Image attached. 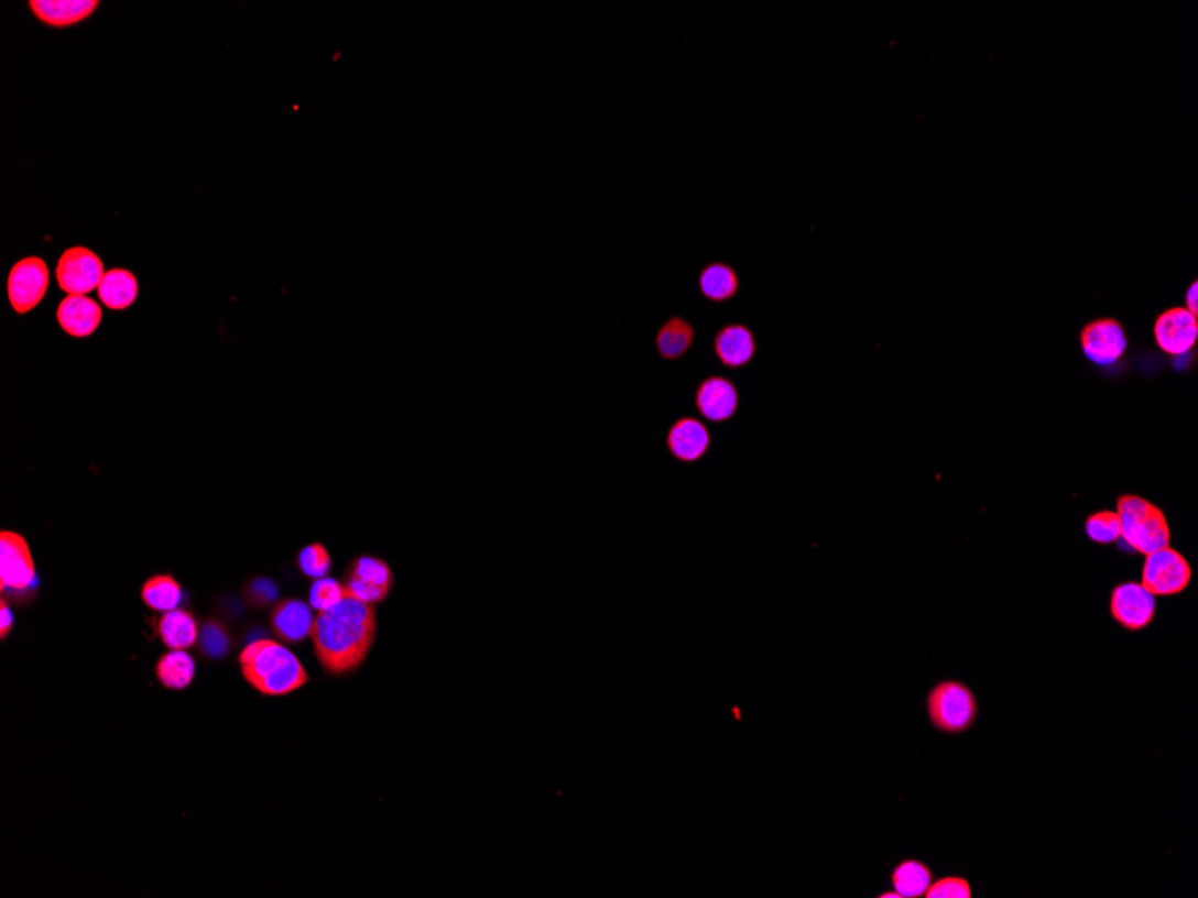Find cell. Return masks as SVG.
Returning <instances> with one entry per match:
<instances>
[{
    "label": "cell",
    "mask_w": 1198,
    "mask_h": 898,
    "mask_svg": "<svg viewBox=\"0 0 1198 898\" xmlns=\"http://www.w3.org/2000/svg\"><path fill=\"white\" fill-rule=\"evenodd\" d=\"M375 635V604L350 594L333 609L318 612L311 632L319 664L334 677L356 671L372 651Z\"/></svg>",
    "instance_id": "6da1fadb"
},
{
    "label": "cell",
    "mask_w": 1198,
    "mask_h": 898,
    "mask_svg": "<svg viewBox=\"0 0 1198 898\" xmlns=\"http://www.w3.org/2000/svg\"><path fill=\"white\" fill-rule=\"evenodd\" d=\"M242 677L262 696H287L309 681L295 653L273 638H259L239 655Z\"/></svg>",
    "instance_id": "7a4b0ae2"
},
{
    "label": "cell",
    "mask_w": 1198,
    "mask_h": 898,
    "mask_svg": "<svg viewBox=\"0 0 1198 898\" xmlns=\"http://www.w3.org/2000/svg\"><path fill=\"white\" fill-rule=\"evenodd\" d=\"M1117 513L1121 524L1120 540L1132 551L1146 556L1169 546L1172 532L1166 515L1151 501L1132 493L1121 495Z\"/></svg>",
    "instance_id": "3957f363"
},
{
    "label": "cell",
    "mask_w": 1198,
    "mask_h": 898,
    "mask_svg": "<svg viewBox=\"0 0 1198 898\" xmlns=\"http://www.w3.org/2000/svg\"><path fill=\"white\" fill-rule=\"evenodd\" d=\"M929 721L944 734H962L977 721L978 703L971 689L958 680H944L929 691Z\"/></svg>",
    "instance_id": "277c9868"
},
{
    "label": "cell",
    "mask_w": 1198,
    "mask_h": 898,
    "mask_svg": "<svg viewBox=\"0 0 1198 898\" xmlns=\"http://www.w3.org/2000/svg\"><path fill=\"white\" fill-rule=\"evenodd\" d=\"M1191 566L1174 547H1163L1146 555L1141 572V584L1152 595L1168 598L1188 589L1191 583Z\"/></svg>",
    "instance_id": "5b68a950"
},
{
    "label": "cell",
    "mask_w": 1198,
    "mask_h": 898,
    "mask_svg": "<svg viewBox=\"0 0 1198 898\" xmlns=\"http://www.w3.org/2000/svg\"><path fill=\"white\" fill-rule=\"evenodd\" d=\"M693 404L701 420L723 426L734 420L741 406L740 387L723 375H707L698 382Z\"/></svg>",
    "instance_id": "8992f818"
},
{
    "label": "cell",
    "mask_w": 1198,
    "mask_h": 898,
    "mask_svg": "<svg viewBox=\"0 0 1198 898\" xmlns=\"http://www.w3.org/2000/svg\"><path fill=\"white\" fill-rule=\"evenodd\" d=\"M1080 348L1086 359L1092 364L1103 368L1114 366L1129 350V338L1118 319H1094L1080 332Z\"/></svg>",
    "instance_id": "52a82bcc"
},
{
    "label": "cell",
    "mask_w": 1198,
    "mask_h": 898,
    "mask_svg": "<svg viewBox=\"0 0 1198 898\" xmlns=\"http://www.w3.org/2000/svg\"><path fill=\"white\" fill-rule=\"evenodd\" d=\"M395 576L386 561L372 558V556H359L350 563L347 572V594L353 595L359 601L368 604H378L386 601L392 592Z\"/></svg>",
    "instance_id": "ba28073f"
},
{
    "label": "cell",
    "mask_w": 1198,
    "mask_h": 898,
    "mask_svg": "<svg viewBox=\"0 0 1198 898\" xmlns=\"http://www.w3.org/2000/svg\"><path fill=\"white\" fill-rule=\"evenodd\" d=\"M105 276L102 261L88 248H70L59 256L56 267L58 285L67 295H85L92 293L101 284Z\"/></svg>",
    "instance_id": "9c48e42d"
},
{
    "label": "cell",
    "mask_w": 1198,
    "mask_h": 898,
    "mask_svg": "<svg viewBox=\"0 0 1198 898\" xmlns=\"http://www.w3.org/2000/svg\"><path fill=\"white\" fill-rule=\"evenodd\" d=\"M48 287V267L42 259L28 256L11 267L8 298L19 315L33 310L44 299Z\"/></svg>",
    "instance_id": "30bf717a"
},
{
    "label": "cell",
    "mask_w": 1198,
    "mask_h": 898,
    "mask_svg": "<svg viewBox=\"0 0 1198 898\" xmlns=\"http://www.w3.org/2000/svg\"><path fill=\"white\" fill-rule=\"evenodd\" d=\"M1111 617L1129 632L1148 628L1155 617V595L1141 583H1121L1112 589Z\"/></svg>",
    "instance_id": "8fae6325"
},
{
    "label": "cell",
    "mask_w": 1198,
    "mask_h": 898,
    "mask_svg": "<svg viewBox=\"0 0 1198 898\" xmlns=\"http://www.w3.org/2000/svg\"><path fill=\"white\" fill-rule=\"evenodd\" d=\"M0 563H2V567H0V589H2V592H6V590L22 592V590L30 589L31 584L34 583L36 572H34L30 544L19 533H0Z\"/></svg>",
    "instance_id": "7c38bea8"
},
{
    "label": "cell",
    "mask_w": 1198,
    "mask_h": 898,
    "mask_svg": "<svg viewBox=\"0 0 1198 898\" xmlns=\"http://www.w3.org/2000/svg\"><path fill=\"white\" fill-rule=\"evenodd\" d=\"M758 338L755 332L749 325L740 324V321H730V324L721 325L720 329L716 330L715 339H712V353H715L716 361L727 370L738 372L743 368H749L754 363L758 358Z\"/></svg>",
    "instance_id": "4fadbf2b"
},
{
    "label": "cell",
    "mask_w": 1198,
    "mask_h": 898,
    "mask_svg": "<svg viewBox=\"0 0 1198 898\" xmlns=\"http://www.w3.org/2000/svg\"><path fill=\"white\" fill-rule=\"evenodd\" d=\"M1155 344L1159 350L1180 358L1194 350L1198 339V319L1186 307H1169L1154 324Z\"/></svg>",
    "instance_id": "5bb4252c"
},
{
    "label": "cell",
    "mask_w": 1198,
    "mask_h": 898,
    "mask_svg": "<svg viewBox=\"0 0 1198 898\" xmlns=\"http://www.w3.org/2000/svg\"><path fill=\"white\" fill-rule=\"evenodd\" d=\"M712 445L709 426L696 416H680L666 432V449L678 463H698Z\"/></svg>",
    "instance_id": "9a60e30c"
},
{
    "label": "cell",
    "mask_w": 1198,
    "mask_h": 898,
    "mask_svg": "<svg viewBox=\"0 0 1198 898\" xmlns=\"http://www.w3.org/2000/svg\"><path fill=\"white\" fill-rule=\"evenodd\" d=\"M271 629L287 644L302 643L311 637L315 615L313 606L302 599H284L273 606L270 614Z\"/></svg>",
    "instance_id": "2e32d148"
},
{
    "label": "cell",
    "mask_w": 1198,
    "mask_h": 898,
    "mask_svg": "<svg viewBox=\"0 0 1198 898\" xmlns=\"http://www.w3.org/2000/svg\"><path fill=\"white\" fill-rule=\"evenodd\" d=\"M58 324L73 338H88L101 325V307L85 295H67L58 307Z\"/></svg>",
    "instance_id": "e0dca14e"
},
{
    "label": "cell",
    "mask_w": 1198,
    "mask_h": 898,
    "mask_svg": "<svg viewBox=\"0 0 1198 898\" xmlns=\"http://www.w3.org/2000/svg\"><path fill=\"white\" fill-rule=\"evenodd\" d=\"M700 295L710 304H729L740 295L741 281L734 266L727 262H707L696 278Z\"/></svg>",
    "instance_id": "ac0fdd59"
},
{
    "label": "cell",
    "mask_w": 1198,
    "mask_h": 898,
    "mask_svg": "<svg viewBox=\"0 0 1198 898\" xmlns=\"http://www.w3.org/2000/svg\"><path fill=\"white\" fill-rule=\"evenodd\" d=\"M696 341V327L689 319L673 315L655 333V348L663 361H678L691 350Z\"/></svg>",
    "instance_id": "d6986e66"
},
{
    "label": "cell",
    "mask_w": 1198,
    "mask_h": 898,
    "mask_svg": "<svg viewBox=\"0 0 1198 898\" xmlns=\"http://www.w3.org/2000/svg\"><path fill=\"white\" fill-rule=\"evenodd\" d=\"M160 640L171 651H187L198 643V621L189 610L174 609L159 618Z\"/></svg>",
    "instance_id": "ffe728a7"
},
{
    "label": "cell",
    "mask_w": 1198,
    "mask_h": 898,
    "mask_svg": "<svg viewBox=\"0 0 1198 898\" xmlns=\"http://www.w3.org/2000/svg\"><path fill=\"white\" fill-rule=\"evenodd\" d=\"M97 6L99 4L94 0H87V2H83V0H67V2H62V0H54V2L33 0L31 10L45 24L65 28V25L78 24L83 19L92 15Z\"/></svg>",
    "instance_id": "44dd1931"
},
{
    "label": "cell",
    "mask_w": 1198,
    "mask_h": 898,
    "mask_svg": "<svg viewBox=\"0 0 1198 898\" xmlns=\"http://www.w3.org/2000/svg\"><path fill=\"white\" fill-rule=\"evenodd\" d=\"M97 295L108 309H128L139 296V282L131 271L117 267L105 273L101 284L97 287Z\"/></svg>",
    "instance_id": "7402d4cb"
},
{
    "label": "cell",
    "mask_w": 1198,
    "mask_h": 898,
    "mask_svg": "<svg viewBox=\"0 0 1198 898\" xmlns=\"http://www.w3.org/2000/svg\"><path fill=\"white\" fill-rule=\"evenodd\" d=\"M155 675L165 689L184 691L196 677V662L187 651L165 653L156 662Z\"/></svg>",
    "instance_id": "603a6c76"
},
{
    "label": "cell",
    "mask_w": 1198,
    "mask_h": 898,
    "mask_svg": "<svg viewBox=\"0 0 1198 898\" xmlns=\"http://www.w3.org/2000/svg\"><path fill=\"white\" fill-rule=\"evenodd\" d=\"M932 883V869L921 861H903L892 872V886L901 898L924 897Z\"/></svg>",
    "instance_id": "cb8c5ba5"
},
{
    "label": "cell",
    "mask_w": 1198,
    "mask_h": 898,
    "mask_svg": "<svg viewBox=\"0 0 1198 898\" xmlns=\"http://www.w3.org/2000/svg\"><path fill=\"white\" fill-rule=\"evenodd\" d=\"M141 599L148 609L171 612L182 603V584L170 574L151 576L142 584Z\"/></svg>",
    "instance_id": "d4e9b609"
},
{
    "label": "cell",
    "mask_w": 1198,
    "mask_h": 898,
    "mask_svg": "<svg viewBox=\"0 0 1198 898\" xmlns=\"http://www.w3.org/2000/svg\"><path fill=\"white\" fill-rule=\"evenodd\" d=\"M198 646L205 657L214 658V660L228 655L232 640H230L227 626L219 621H205L199 626Z\"/></svg>",
    "instance_id": "484cf974"
},
{
    "label": "cell",
    "mask_w": 1198,
    "mask_h": 898,
    "mask_svg": "<svg viewBox=\"0 0 1198 898\" xmlns=\"http://www.w3.org/2000/svg\"><path fill=\"white\" fill-rule=\"evenodd\" d=\"M1086 535L1089 540L1100 546H1109L1120 540L1121 524L1117 512H1097L1086 521Z\"/></svg>",
    "instance_id": "4316f807"
},
{
    "label": "cell",
    "mask_w": 1198,
    "mask_h": 898,
    "mask_svg": "<svg viewBox=\"0 0 1198 898\" xmlns=\"http://www.w3.org/2000/svg\"><path fill=\"white\" fill-rule=\"evenodd\" d=\"M296 563H298L302 574L313 578V580L325 578L333 569L330 552L322 544H311V546L304 547L296 556Z\"/></svg>",
    "instance_id": "83f0119b"
},
{
    "label": "cell",
    "mask_w": 1198,
    "mask_h": 898,
    "mask_svg": "<svg viewBox=\"0 0 1198 898\" xmlns=\"http://www.w3.org/2000/svg\"><path fill=\"white\" fill-rule=\"evenodd\" d=\"M347 595V589L345 584L339 583L338 580L325 576L319 578L315 583L311 584L309 589V604L313 610L324 612V610L333 609L336 604L344 601Z\"/></svg>",
    "instance_id": "f1b7e54d"
},
{
    "label": "cell",
    "mask_w": 1198,
    "mask_h": 898,
    "mask_svg": "<svg viewBox=\"0 0 1198 898\" xmlns=\"http://www.w3.org/2000/svg\"><path fill=\"white\" fill-rule=\"evenodd\" d=\"M926 898H971L972 888L963 877H943L929 884Z\"/></svg>",
    "instance_id": "f546056e"
},
{
    "label": "cell",
    "mask_w": 1198,
    "mask_h": 898,
    "mask_svg": "<svg viewBox=\"0 0 1198 898\" xmlns=\"http://www.w3.org/2000/svg\"><path fill=\"white\" fill-rule=\"evenodd\" d=\"M252 598H255L257 603H268L271 599L275 598L276 589L275 584L268 580H259L252 584Z\"/></svg>",
    "instance_id": "4dcf8cb0"
},
{
    "label": "cell",
    "mask_w": 1198,
    "mask_h": 898,
    "mask_svg": "<svg viewBox=\"0 0 1198 898\" xmlns=\"http://www.w3.org/2000/svg\"><path fill=\"white\" fill-rule=\"evenodd\" d=\"M0 621H2V624H0V637L4 640V638L10 635L11 629H13V614H11L10 606L6 603V599H2V603H0Z\"/></svg>",
    "instance_id": "1f68e13d"
},
{
    "label": "cell",
    "mask_w": 1198,
    "mask_h": 898,
    "mask_svg": "<svg viewBox=\"0 0 1198 898\" xmlns=\"http://www.w3.org/2000/svg\"><path fill=\"white\" fill-rule=\"evenodd\" d=\"M1186 309H1188L1189 313H1191V315L1197 316V313H1198V284H1197V282H1194V284L1189 285V289L1186 291Z\"/></svg>",
    "instance_id": "d6a6232c"
},
{
    "label": "cell",
    "mask_w": 1198,
    "mask_h": 898,
    "mask_svg": "<svg viewBox=\"0 0 1198 898\" xmlns=\"http://www.w3.org/2000/svg\"><path fill=\"white\" fill-rule=\"evenodd\" d=\"M886 897H889V898H901V895H898L897 891H895V889H894V891H889V894H881L880 895V898H886Z\"/></svg>",
    "instance_id": "836d02e7"
}]
</instances>
